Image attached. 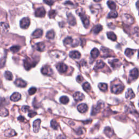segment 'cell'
<instances>
[{
  "label": "cell",
  "instance_id": "obj_22",
  "mask_svg": "<svg viewBox=\"0 0 139 139\" xmlns=\"http://www.w3.org/2000/svg\"><path fill=\"white\" fill-rule=\"evenodd\" d=\"M135 97V94L134 93L133 91L131 89H129L127 91V92H126V98L128 100H132Z\"/></svg>",
  "mask_w": 139,
  "mask_h": 139
},
{
  "label": "cell",
  "instance_id": "obj_34",
  "mask_svg": "<svg viewBox=\"0 0 139 139\" xmlns=\"http://www.w3.org/2000/svg\"><path fill=\"white\" fill-rule=\"evenodd\" d=\"M98 88L101 91H104V92H106L108 90V85L106 83H100L98 85Z\"/></svg>",
  "mask_w": 139,
  "mask_h": 139
},
{
  "label": "cell",
  "instance_id": "obj_31",
  "mask_svg": "<svg viewBox=\"0 0 139 139\" xmlns=\"http://www.w3.org/2000/svg\"><path fill=\"white\" fill-rule=\"evenodd\" d=\"M107 4H108V7L110 9H111V10H114L116 8V4L114 1H112V0H109V1L107 2Z\"/></svg>",
  "mask_w": 139,
  "mask_h": 139
},
{
  "label": "cell",
  "instance_id": "obj_37",
  "mask_svg": "<svg viewBox=\"0 0 139 139\" xmlns=\"http://www.w3.org/2000/svg\"><path fill=\"white\" fill-rule=\"evenodd\" d=\"M59 100H60V102H61V103H62L63 104H68V102H69V98L66 96H62L60 98Z\"/></svg>",
  "mask_w": 139,
  "mask_h": 139
},
{
  "label": "cell",
  "instance_id": "obj_23",
  "mask_svg": "<svg viewBox=\"0 0 139 139\" xmlns=\"http://www.w3.org/2000/svg\"><path fill=\"white\" fill-rule=\"evenodd\" d=\"M35 47L37 50L40 52H42L45 49V45L43 42H39L36 44Z\"/></svg>",
  "mask_w": 139,
  "mask_h": 139
},
{
  "label": "cell",
  "instance_id": "obj_12",
  "mask_svg": "<svg viewBox=\"0 0 139 139\" xmlns=\"http://www.w3.org/2000/svg\"><path fill=\"white\" fill-rule=\"evenodd\" d=\"M68 21V24L71 26H75L76 24V20L74 16L71 13H68L67 14Z\"/></svg>",
  "mask_w": 139,
  "mask_h": 139
},
{
  "label": "cell",
  "instance_id": "obj_44",
  "mask_svg": "<svg viewBox=\"0 0 139 139\" xmlns=\"http://www.w3.org/2000/svg\"><path fill=\"white\" fill-rule=\"evenodd\" d=\"M44 2L46 4H48L49 6H52L54 4V1L53 0H44Z\"/></svg>",
  "mask_w": 139,
  "mask_h": 139
},
{
  "label": "cell",
  "instance_id": "obj_55",
  "mask_svg": "<svg viewBox=\"0 0 139 139\" xmlns=\"http://www.w3.org/2000/svg\"><path fill=\"white\" fill-rule=\"evenodd\" d=\"M94 2H100V1H101L102 0H94Z\"/></svg>",
  "mask_w": 139,
  "mask_h": 139
},
{
  "label": "cell",
  "instance_id": "obj_30",
  "mask_svg": "<svg viewBox=\"0 0 139 139\" xmlns=\"http://www.w3.org/2000/svg\"><path fill=\"white\" fill-rule=\"evenodd\" d=\"M104 65H105V64H104V63L103 61L102 60H98L96 62V64L95 65V66H94V70H99L100 68H104Z\"/></svg>",
  "mask_w": 139,
  "mask_h": 139
},
{
  "label": "cell",
  "instance_id": "obj_53",
  "mask_svg": "<svg viewBox=\"0 0 139 139\" xmlns=\"http://www.w3.org/2000/svg\"><path fill=\"white\" fill-rule=\"evenodd\" d=\"M18 121H20V122H24V120H25V118H24V117L22 116H20L18 117Z\"/></svg>",
  "mask_w": 139,
  "mask_h": 139
},
{
  "label": "cell",
  "instance_id": "obj_3",
  "mask_svg": "<svg viewBox=\"0 0 139 139\" xmlns=\"http://www.w3.org/2000/svg\"><path fill=\"white\" fill-rule=\"evenodd\" d=\"M124 86L121 84L113 85L111 88V91L113 94H121L124 90Z\"/></svg>",
  "mask_w": 139,
  "mask_h": 139
},
{
  "label": "cell",
  "instance_id": "obj_29",
  "mask_svg": "<svg viewBox=\"0 0 139 139\" xmlns=\"http://www.w3.org/2000/svg\"><path fill=\"white\" fill-rule=\"evenodd\" d=\"M102 26H101L100 24H97L93 28L92 32L94 34H98L102 30Z\"/></svg>",
  "mask_w": 139,
  "mask_h": 139
},
{
  "label": "cell",
  "instance_id": "obj_26",
  "mask_svg": "<svg viewBox=\"0 0 139 139\" xmlns=\"http://www.w3.org/2000/svg\"><path fill=\"white\" fill-rule=\"evenodd\" d=\"M43 34V32L42 30L38 29L36 30H35L32 34V36L34 38H39L40 36H42V35Z\"/></svg>",
  "mask_w": 139,
  "mask_h": 139
},
{
  "label": "cell",
  "instance_id": "obj_52",
  "mask_svg": "<svg viewBox=\"0 0 139 139\" xmlns=\"http://www.w3.org/2000/svg\"><path fill=\"white\" fill-rule=\"evenodd\" d=\"M64 4L65 5H66V6H74V4L72 3V2L71 1H66L64 3Z\"/></svg>",
  "mask_w": 139,
  "mask_h": 139
},
{
  "label": "cell",
  "instance_id": "obj_43",
  "mask_svg": "<svg viewBox=\"0 0 139 139\" xmlns=\"http://www.w3.org/2000/svg\"><path fill=\"white\" fill-rule=\"evenodd\" d=\"M36 90H37V89L36 88L32 87L29 89V90H28V93H29L30 95H32V94H34L36 92Z\"/></svg>",
  "mask_w": 139,
  "mask_h": 139
},
{
  "label": "cell",
  "instance_id": "obj_51",
  "mask_svg": "<svg viewBox=\"0 0 139 139\" xmlns=\"http://www.w3.org/2000/svg\"><path fill=\"white\" fill-rule=\"evenodd\" d=\"M83 80V78L81 76H78L77 77V81L79 83H80Z\"/></svg>",
  "mask_w": 139,
  "mask_h": 139
},
{
  "label": "cell",
  "instance_id": "obj_39",
  "mask_svg": "<svg viewBox=\"0 0 139 139\" xmlns=\"http://www.w3.org/2000/svg\"><path fill=\"white\" fill-rule=\"evenodd\" d=\"M4 76H5V78L8 80H12V78H13V77H12V74L9 71H6L5 72Z\"/></svg>",
  "mask_w": 139,
  "mask_h": 139
},
{
  "label": "cell",
  "instance_id": "obj_1",
  "mask_svg": "<svg viewBox=\"0 0 139 139\" xmlns=\"http://www.w3.org/2000/svg\"><path fill=\"white\" fill-rule=\"evenodd\" d=\"M50 56L56 62L62 61L66 58V55L64 52L59 50H53L50 52Z\"/></svg>",
  "mask_w": 139,
  "mask_h": 139
},
{
  "label": "cell",
  "instance_id": "obj_57",
  "mask_svg": "<svg viewBox=\"0 0 139 139\" xmlns=\"http://www.w3.org/2000/svg\"><path fill=\"white\" fill-rule=\"evenodd\" d=\"M138 57L139 58V50H138Z\"/></svg>",
  "mask_w": 139,
  "mask_h": 139
},
{
  "label": "cell",
  "instance_id": "obj_2",
  "mask_svg": "<svg viewBox=\"0 0 139 139\" xmlns=\"http://www.w3.org/2000/svg\"><path fill=\"white\" fill-rule=\"evenodd\" d=\"M77 14L80 16L82 21L83 22V24L85 28H88L90 24V21L89 18H88L87 16L85 15L84 10L82 8L78 9L76 11Z\"/></svg>",
  "mask_w": 139,
  "mask_h": 139
},
{
  "label": "cell",
  "instance_id": "obj_45",
  "mask_svg": "<svg viewBox=\"0 0 139 139\" xmlns=\"http://www.w3.org/2000/svg\"><path fill=\"white\" fill-rule=\"evenodd\" d=\"M118 1L119 4L121 5L124 6L128 4L129 0H118Z\"/></svg>",
  "mask_w": 139,
  "mask_h": 139
},
{
  "label": "cell",
  "instance_id": "obj_16",
  "mask_svg": "<svg viewBox=\"0 0 139 139\" xmlns=\"http://www.w3.org/2000/svg\"><path fill=\"white\" fill-rule=\"evenodd\" d=\"M85 96L84 95V94H83L80 92H76L74 94V98L76 101H77V102H79V101L83 100Z\"/></svg>",
  "mask_w": 139,
  "mask_h": 139
},
{
  "label": "cell",
  "instance_id": "obj_40",
  "mask_svg": "<svg viewBox=\"0 0 139 139\" xmlns=\"http://www.w3.org/2000/svg\"><path fill=\"white\" fill-rule=\"evenodd\" d=\"M118 16V14L116 11H112L110 12L108 15V18H116Z\"/></svg>",
  "mask_w": 139,
  "mask_h": 139
},
{
  "label": "cell",
  "instance_id": "obj_42",
  "mask_svg": "<svg viewBox=\"0 0 139 139\" xmlns=\"http://www.w3.org/2000/svg\"><path fill=\"white\" fill-rule=\"evenodd\" d=\"M56 12L55 10H51L49 12L48 16L50 18H53L56 17Z\"/></svg>",
  "mask_w": 139,
  "mask_h": 139
},
{
  "label": "cell",
  "instance_id": "obj_20",
  "mask_svg": "<svg viewBox=\"0 0 139 139\" xmlns=\"http://www.w3.org/2000/svg\"><path fill=\"white\" fill-rule=\"evenodd\" d=\"M21 95L20 93L18 92H14L10 96V100L12 102H18L21 99Z\"/></svg>",
  "mask_w": 139,
  "mask_h": 139
},
{
  "label": "cell",
  "instance_id": "obj_4",
  "mask_svg": "<svg viewBox=\"0 0 139 139\" xmlns=\"http://www.w3.org/2000/svg\"><path fill=\"white\" fill-rule=\"evenodd\" d=\"M104 106V104L102 101H100V102H98V103L97 104V106H94L92 108V112H91V115L94 116L96 115L98 113L101 108H103Z\"/></svg>",
  "mask_w": 139,
  "mask_h": 139
},
{
  "label": "cell",
  "instance_id": "obj_49",
  "mask_svg": "<svg viewBox=\"0 0 139 139\" xmlns=\"http://www.w3.org/2000/svg\"><path fill=\"white\" fill-rule=\"evenodd\" d=\"M134 33L136 36H139V28L138 27H135L134 29Z\"/></svg>",
  "mask_w": 139,
  "mask_h": 139
},
{
  "label": "cell",
  "instance_id": "obj_56",
  "mask_svg": "<svg viewBox=\"0 0 139 139\" xmlns=\"http://www.w3.org/2000/svg\"><path fill=\"white\" fill-rule=\"evenodd\" d=\"M59 139H65L64 138H63V137H60L59 138Z\"/></svg>",
  "mask_w": 139,
  "mask_h": 139
},
{
  "label": "cell",
  "instance_id": "obj_13",
  "mask_svg": "<svg viewBox=\"0 0 139 139\" xmlns=\"http://www.w3.org/2000/svg\"><path fill=\"white\" fill-rule=\"evenodd\" d=\"M40 124H41V120L40 119L36 120V121H34L33 124V131L34 132H38L40 130Z\"/></svg>",
  "mask_w": 139,
  "mask_h": 139
},
{
  "label": "cell",
  "instance_id": "obj_36",
  "mask_svg": "<svg viewBox=\"0 0 139 139\" xmlns=\"http://www.w3.org/2000/svg\"><path fill=\"white\" fill-rule=\"evenodd\" d=\"M50 127H51L54 130H57L59 128V125L58 123L56 122V120H53L50 121Z\"/></svg>",
  "mask_w": 139,
  "mask_h": 139
},
{
  "label": "cell",
  "instance_id": "obj_18",
  "mask_svg": "<svg viewBox=\"0 0 139 139\" xmlns=\"http://www.w3.org/2000/svg\"><path fill=\"white\" fill-rule=\"evenodd\" d=\"M139 75V72L137 68H133L130 72V77L132 80H136Z\"/></svg>",
  "mask_w": 139,
  "mask_h": 139
},
{
  "label": "cell",
  "instance_id": "obj_38",
  "mask_svg": "<svg viewBox=\"0 0 139 139\" xmlns=\"http://www.w3.org/2000/svg\"><path fill=\"white\" fill-rule=\"evenodd\" d=\"M83 88L84 91H86V92H89V91H90L91 88L90 85L89 83H88V82H85L84 83L83 85Z\"/></svg>",
  "mask_w": 139,
  "mask_h": 139
},
{
  "label": "cell",
  "instance_id": "obj_32",
  "mask_svg": "<svg viewBox=\"0 0 139 139\" xmlns=\"http://www.w3.org/2000/svg\"><path fill=\"white\" fill-rule=\"evenodd\" d=\"M107 36H108L109 39L112 41H116L117 39V36L115 34L112 32H109L107 33Z\"/></svg>",
  "mask_w": 139,
  "mask_h": 139
},
{
  "label": "cell",
  "instance_id": "obj_58",
  "mask_svg": "<svg viewBox=\"0 0 139 139\" xmlns=\"http://www.w3.org/2000/svg\"><path fill=\"white\" fill-rule=\"evenodd\" d=\"M138 90L139 91V86H138Z\"/></svg>",
  "mask_w": 139,
  "mask_h": 139
},
{
  "label": "cell",
  "instance_id": "obj_48",
  "mask_svg": "<svg viewBox=\"0 0 139 139\" xmlns=\"http://www.w3.org/2000/svg\"><path fill=\"white\" fill-rule=\"evenodd\" d=\"M37 113L36 112H30L28 113V116L30 117V118H33L36 115Z\"/></svg>",
  "mask_w": 139,
  "mask_h": 139
},
{
  "label": "cell",
  "instance_id": "obj_21",
  "mask_svg": "<svg viewBox=\"0 0 139 139\" xmlns=\"http://www.w3.org/2000/svg\"><path fill=\"white\" fill-rule=\"evenodd\" d=\"M70 56L73 59H80V53L77 50H73L71 51L69 54Z\"/></svg>",
  "mask_w": 139,
  "mask_h": 139
},
{
  "label": "cell",
  "instance_id": "obj_25",
  "mask_svg": "<svg viewBox=\"0 0 139 139\" xmlns=\"http://www.w3.org/2000/svg\"><path fill=\"white\" fill-rule=\"evenodd\" d=\"M9 114L8 110L4 106L0 107V116L2 117L7 116Z\"/></svg>",
  "mask_w": 139,
  "mask_h": 139
},
{
  "label": "cell",
  "instance_id": "obj_35",
  "mask_svg": "<svg viewBox=\"0 0 139 139\" xmlns=\"http://www.w3.org/2000/svg\"><path fill=\"white\" fill-rule=\"evenodd\" d=\"M55 36L54 32L53 30H50L48 31L46 34V38L49 39H53Z\"/></svg>",
  "mask_w": 139,
  "mask_h": 139
},
{
  "label": "cell",
  "instance_id": "obj_24",
  "mask_svg": "<svg viewBox=\"0 0 139 139\" xmlns=\"http://www.w3.org/2000/svg\"><path fill=\"white\" fill-rule=\"evenodd\" d=\"M104 132V134H105L109 138L112 137L114 134V132L112 129L111 128L108 127H107L105 128Z\"/></svg>",
  "mask_w": 139,
  "mask_h": 139
},
{
  "label": "cell",
  "instance_id": "obj_33",
  "mask_svg": "<svg viewBox=\"0 0 139 139\" xmlns=\"http://www.w3.org/2000/svg\"><path fill=\"white\" fill-rule=\"evenodd\" d=\"M74 42V40L72 39L71 37H67L64 40V44L65 45H72Z\"/></svg>",
  "mask_w": 139,
  "mask_h": 139
},
{
  "label": "cell",
  "instance_id": "obj_10",
  "mask_svg": "<svg viewBox=\"0 0 139 139\" xmlns=\"http://www.w3.org/2000/svg\"><path fill=\"white\" fill-rule=\"evenodd\" d=\"M56 69L60 73H65L68 70V66L64 63L60 62L56 65Z\"/></svg>",
  "mask_w": 139,
  "mask_h": 139
},
{
  "label": "cell",
  "instance_id": "obj_54",
  "mask_svg": "<svg viewBox=\"0 0 139 139\" xmlns=\"http://www.w3.org/2000/svg\"><path fill=\"white\" fill-rule=\"evenodd\" d=\"M136 7L138 10V12H139V0L138 1H137L136 4ZM138 14H139V13H138Z\"/></svg>",
  "mask_w": 139,
  "mask_h": 139
},
{
  "label": "cell",
  "instance_id": "obj_50",
  "mask_svg": "<svg viewBox=\"0 0 139 139\" xmlns=\"http://www.w3.org/2000/svg\"><path fill=\"white\" fill-rule=\"evenodd\" d=\"M76 133L77 134L79 135H82V134L83 133V129H82V128H80V129H78L77 131L76 132Z\"/></svg>",
  "mask_w": 139,
  "mask_h": 139
},
{
  "label": "cell",
  "instance_id": "obj_14",
  "mask_svg": "<svg viewBox=\"0 0 139 139\" xmlns=\"http://www.w3.org/2000/svg\"><path fill=\"white\" fill-rule=\"evenodd\" d=\"M15 84L17 86L20 88H25L27 86V83L21 78H18L16 80Z\"/></svg>",
  "mask_w": 139,
  "mask_h": 139
},
{
  "label": "cell",
  "instance_id": "obj_28",
  "mask_svg": "<svg viewBox=\"0 0 139 139\" xmlns=\"http://www.w3.org/2000/svg\"><path fill=\"white\" fill-rule=\"evenodd\" d=\"M100 55V52L96 48H94L91 52V56L93 58H96Z\"/></svg>",
  "mask_w": 139,
  "mask_h": 139
},
{
  "label": "cell",
  "instance_id": "obj_59",
  "mask_svg": "<svg viewBox=\"0 0 139 139\" xmlns=\"http://www.w3.org/2000/svg\"><path fill=\"white\" fill-rule=\"evenodd\" d=\"M138 106H139V102H138Z\"/></svg>",
  "mask_w": 139,
  "mask_h": 139
},
{
  "label": "cell",
  "instance_id": "obj_19",
  "mask_svg": "<svg viewBox=\"0 0 139 139\" xmlns=\"http://www.w3.org/2000/svg\"><path fill=\"white\" fill-rule=\"evenodd\" d=\"M16 132L12 129H7L4 132V135L6 137H12L16 135Z\"/></svg>",
  "mask_w": 139,
  "mask_h": 139
},
{
  "label": "cell",
  "instance_id": "obj_46",
  "mask_svg": "<svg viewBox=\"0 0 139 139\" xmlns=\"http://www.w3.org/2000/svg\"><path fill=\"white\" fill-rule=\"evenodd\" d=\"M30 107L28 106H23L22 108V112H30Z\"/></svg>",
  "mask_w": 139,
  "mask_h": 139
},
{
  "label": "cell",
  "instance_id": "obj_17",
  "mask_svg": "<svg viewBox=\"0 0 139 139\" xmlns=\"http://www.w3.org/2000/svg\"><path fill=\"white\" fill-rule=\"evenodd\" d=\"M77 109L79 112L81 113H84L87 112L88 109V106L86 104L82 103L80 105H78L77 107Z\"/></svg>",
  "mask_w": 139,
  "mask_h": 139
},
{
  "label": "cell",
  "instance_id": "obj_7",
  "mask_svg": "<svg viewBox=\"0 0 139 139\" xmlns=\"http://www.w3.org/2000/svg\"><path fill=\"white\" fill-rule=\"evenodd\" d=\"M30 24V20L29 18H23L20 21V27L23 29H26L29 27Z\"/></svg>",
  "mask_w": 139,
  "mask_h": 139
},
{
  "label": "cell",
  "instance_id": "obj_5",
  "mask_svg": "<svg viewBox=\"0 0 139 139\" xmlns=\"http://www.w3.org/2000/svg\"><path fill=\"white\" fill-rule=\"evenodd\" d=\"M122 19L124 22L127 25H130L134 23V20L132 16L129 14H124L122 16Z\"/></svg>",
  "mask_w": 139,
  "mask_h": 139
},
{
  "label": "cell",
  "instance_id": "obj_41",
  "mask_svg": "<svg viewBox=\"0 0 139 139\" xmlns=\"http://www.w3.org/2000/svg\"><path fill=\"white\" fill-rule=\"evenodd\" d=\"M20 47L18 46H12L10 48V50L12 52V53H16L18 52V50H20Z\"/></svg>",
  "mask_w": 139,
  "mask_h": 139
},
{
  "label": "cell",
  "instance_id": "obj_6",
  "mask_svg": "<svg viewBox=\"0 0 139 139\" xmlns=\"http://www.w3.org/2000/svg\"><path fill=\"white\" fill-rule=\"evenodd\" d=\"M41 71H42V73L44 75L48 76H50L52 75L53 74V70L50 66L48 65L44 66L42 68V70H41Z\"/></svg>",
  "mask_w": 139,
  "mask_h": 139
},
{
  "label": "cell",
  "instance_id": "obj_8",
  "mask_svg": "<svg viewBox=\"0 0 139 139\" xmlns=\"http://www.w3.org/2000/svg\"><path fill=\"white\" fill-rule=\"evenodd\" d=\"M45 14L46 11L44 7H40L36 9V12H35V15H36V17L43 18L45 16Z\"/></svg>",
  "mask_w": 139,
  "mask_h": 139
},
{
  "label": "cell",
  "instance_id": "obj_47",
  "mask_svg": "<svg viewBox=\"0 0 139 139\" xmlns=\"http://www.w3.org/2000/svg\"><path fill=\"white\" fill-rule=\"evenodd\" d=\"M6 104V100L4 98L0 99V107L4 106Z\"/></svg>",
  "mask_w": 139,
  "mask_h": 139
},
{
  "label": "cell",
  "instance_id": "obj_15",
  "mask_svg": "<svg viewBox=\"0 0 139 139\" xmlns=\"http://www.w3.org/2000/svg\"><path fill=\"white\" fill-rule=\"evenodd\" d=\"M109 63L110 65L112 66V67L114 68H119L121 66V62L119 61L118 59H113L112 60H109Z\"/></svg>",
  "mask_w": 139,
  "mask_h": 139
},
{
  "label": "cell",
  "instance_id": "obj_27",
  "mask_svg": "<svg viewBox=\"0 0 139 139\" xmlns=\"http://www.w3.org/2000/svg\"><path fill=\"white\" fill-rule=\"evenodd\" d=\"M135 52V50H132L130 48H127L125 50V54L128 57L130 58L134 54Z\"/></svg>",
  "mask_w": 139,
  "mask_h": 139
},
{
  "label": "cell",
  "instance_id": "obj_9",
  "mask_svg": "<svg viewBox=\"0 0 139 139\" xmlns=\"http://www.w3.org/2000/svg\"><path fill=\"white\" fill-rule=\"evenodd\" d=\"M36 65V63L32 62L30 59H26L24 60V66L27 70H29Z\"/></svg>",
  "mask_w": 139,
  "mask_h": 139
},
{
  "label": "cell",
  "instance_id": "obj_11",
  "mask_svg": "<svg viewBox=\"0 0 139 139\" xmlns=\"http://www.w3.org/2000/svg\"><path fill=\"white\" fill-rule=\"evenodd\" d=\"M9 30V24L6 22L0 23V32L2 34H4L8 32Z\"/></svg>",
  "mask_w": 139,
  "mask_h": 139
}]
</instances>
